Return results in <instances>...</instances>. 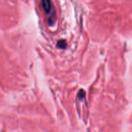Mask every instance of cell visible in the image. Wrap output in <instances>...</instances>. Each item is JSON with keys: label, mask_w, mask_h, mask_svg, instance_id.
Masks as SVG:
<instances>
[{"label": "cell", "mask_w": 132, "mask_h": 132, "mask_svg": "<svg viewBox=\"0 0 132 132\" xmlns=\"http://www.w3.org/2000/svg\"><path fill=\"white\" fill-rule=\"evenodd\" d=\"M42 5L45 12L48 14L51 10V3L50 0H42Z\"/></svg>", "instance_id": "obj_1"}, {"label": "cell", "mask_w": 132, "mask_h": 132, "mask_svg": "<svg viewBox=\"0 0 132 132\" xmlns=\"http://www.w3.org/2000/svg\"><path fill=\"white\" fill-rule=\"evenodd\" d=\"M57 46H59V48H63L65 47L66 42L64 41H60L57 43Z\"/></svg>", "instance_id": "obj_2"}]
</instances>
